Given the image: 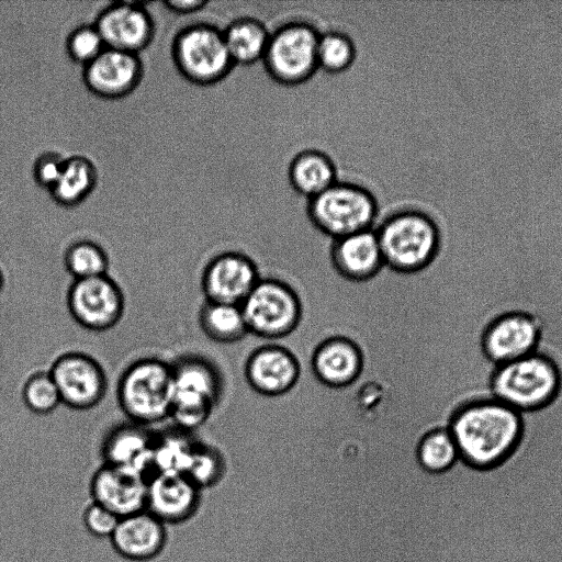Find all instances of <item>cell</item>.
Listing matches in <instances>:
<instances>
[{"label": "cell", "mask_w": 562, "mask_h": 562, "mask_svg": "<svg viewBox=\"0 0 562 562\" xmlns=\"http://www.w3.org/2000/svg\"><path fill=\"white\" fill-rule=\"evenodd\" d=\"M2 284H3V278H2V274L0 272V290L2 289Z\"/></svg>", "instance_id": "obj_37"}, {"label": "cell", "mask_w": 562, "mask_h": 562, "mask_svg": "<svg viewBox=\"0 0 562 562\" xmlns=\"http://www.w3.org/2000/svg\"><path fill=\"white\" fill-rule=\"evenodd\" d=\"M448 429L459 458L475 469H491L509 458L525 432L524 415L491 395L461 404Z\"/></svg>", "instance_id": "obj_1"}, {"label": "cell", "mask_w": 562, "mask_h": 562, "mask_svg": "<svg viewBox=\"0 0 562 562\" xmlns=\"http://www.w3.org/2000/svg\"><path fill=\"white\" fill-rule=\"evenodd\" d=\"M98 180L94 164L87 157H66L60 177L49 191L54 201L63 206H75L83 202L93 191Z\"/></svg>", "instance_id": "obj_25"}, {"label": "cell", "mask_w": 562, "mask_h": 562, "mask_svg": "<svg viewBox=\"0 0 562 562\" xmlns=\"http://www.w3.org/2000/svg\"><path fill=\"white\" fill-rule=\"evenodd\" d=\"M106 48L95 25H80L67 37L66 50L70 59L82 67L93 61Z\"/></svg>", "instance_id": "obj_33"}, {"label": "cell", "mask_w": 562, "mask_h": 562, "mask_svg": "<svg viewBox=\"0 0 562 562\" xmlns=\"http://www.w3.org/2000/svg\"><path fill=\"white\" fill-rule=\"evenodd\" d=\"M308 362L316 380L330 389L351 385L363 370V355L359 345L337 334L319 340L311 350Z\"/></svg>", "instance_id": "obj_18"}, {"label": "cell", "mask_w": 562, "mask_h": 562, "mask_svg": "<svg viewBox=\"0 0 562 562\" xmlns=\"http://www.w3.org/2000/svg\"><path fill=\"white\" fill-rule=\"evenodd\" d=\"M119 520L120 517L93 501H90L82 512L83 527L95 538L110 539Z\"/></svg>", "instance_id": "obj_34"}, {"label": "cell", "mask_w": 562, "mask_h": 562, "mask_svg": "<svg viewBox=\"0 0 562 562\" xmlns=\"http://www.w3.org/2000/svg\"><path fill=\"white\" fill-rule=\"evenodd\" d=\"M306 210L313 226L330 240L373 228L379 212L371 191L338 180L307 200Z\"/></svg>", "instance_id": "obj_4"}, {"label": "cell", "mask_w": 562, "mask_h": 562, "mask_svg": "<svg viewBox=\"0 0 562 562\" xmlns=\"http://www.w3.org/2000/svg\"><path fill=\"white\" fill-rule=\"evenodd\" d=\"M25 405L37 414H48L61 402L57 386L48 373H36L27 379L22 390Z\"/></svg>", "instance_id": "obj_32"}, {"label": "cell", "mask_w": 562, "mask_h": 562, "mask_svg": "<svg viewBox=\"0 0 562 562\" xmlns=\"http://www.w3.org/2000/svg\"><path fill=\"white\" fill-rule=\"evenodd\" d=\"M155 440L139 424L122 425L106 437L104 464L135 471L149 479Z\"/></svg>", "instance_id": "obj_22"}, {"label": "cell", "mask_w": 562, "mask_h": 562, "mask_svg": "<svg viewBox=\"0 0 562 562\" xmlns=\"http://www.w3.org/2000/svg\"><path fill=\"white\" fill-rule=\"evenodd\" d=\"M91 501L117 517L146 509L147 477L132 470L103 464L91 476Z\"/></svg>", "instance_id": "obj_17"}, {"label": "cell", "mask_w": 562, "mask_h": 562, "mask_svg": "<svg viewBox=\"0 0 562 562\" xmlns=\"http://www.w3.org/2000/svg\"><path fill=\"white\" fill-rule=\"evenodd\" d=\"M203 502L204 492L186 474L154 473L147 480L146 510L167 526L193 519Z\"/></svg>", "instance_id": "obj_15"}, {"label": "cell", "mask_w": 562, "mask_h": 562, "mask_svg": "<svg viewBox=\"0 0 562 562\" xmlns=\"http://www.w3.org/2000/svg\"><path fill=\"white\" fill-rule=\"evenodd\" d=\"M561 389V368L542 349L495 366L488 382L491 396L520 414L544 409L557 400Z\"/></svg>", "instance_id": "obj_2"}, {"label": "cell", "mask_w": 562, "mask_h": 562, "mask_svg": "<svg viewBox=\"0 0 562 562\" xmlns=\"http://www.w3.org/2000/svg\"><path fill=\"white\" fill-rule=\"evenodd\" d=\"M543 323L526 308H509L493 317L481 336L485 358L498 366L522 358L540 349Z\"/></svg>", "instance_id": "obj_10"}, {"label": "cell", "mask_w": 562, "mask_h": 562, "mask_svg": "<svg viewBox=\"0 0 562 562\" xmlns=\"http://www.w3.org/2000/svg\"><path fill=\"white\" fill-rule=\"evenodd\" d=\"M108 265L105 251L90 240L72 244L65 254V266L76 280L105 276Z\"/></svg>", "instance_id": "obj_31"}, {"label": "cell", "mask_w": 562, "mask_h": 562, "mask_svg": "<svg viewBox=\"0 0 562 562\" xmlns=\"http://www.w3.org/2000/svg\"><path fill=\"white\" fill-rule=\"evenodd\" d=\"M333 159L317 149H306L295 155L288 168L293 190L307 200L321 194L337 181Z\"/></svg>", "instance_id": "obj_23"}, {"label": "cell", "mask_w": 562, "mask_h": 562, "mask_svg": "<svg viewBox=\"0 0 562 562\" xmlns=\"http://www.w3.org/2000/svg\"><path fill=\"white\" fill-rule=\"evenodd\" d=\"M239 306L249 334L268 342L292 335L302 319L297 293L277 278H260Z\"/></svg>", "instance_id": "obj_6"}, {"label": "cell", "mask_w": 562, "mask_h": 562, "mask_svg": "<svg viewBox=\"0 0 562 562\" xmlns=\"http://www.w3.org/2000/svg\"><path fill=\"white\" fill-rule=\"evenodd\" d=\"M106 48L137 54L153 41V18L139 1L113 2L104 8L95 22Z\"/></svg>", "instance_id": "obj_14"}, {"label": "cell", "mask_w": 562, "mask_h": 562, "mask_svg": "<svg viewBox=\"0 0 562 562\" xmlns=\"http://www.w3.org/2000/svg\"><path fill=\"white\" fill-rule=\"evenodd\" d=\"M226 472L222 451L213 446L195 443L186 475L203 492L217 486Z\"/></svg>", "instance_id": "obj_29"}, {"label": "cell", "mask_w": 562, "mask_h": 562, "mask_svg": "<svg viewBox=\"0 0 562 562\" xmlns=\"http://www.w3.org/2000/svg\"><path fill=\"white\" fill-rule=\"evenodd\" d=\"M259 280V269L248 255L225 251L205 267L202 289L207 302L240 305Z\"/></svg>", "instance_id": "obj_16"}, {"label": "cell", "mask_w": 562, "mask_h": 562, "mask_svg": "<svg viewBox=\"0 0 562 562\" xmlns=\"http://www.w3.org/2000/svg\"><path fill=\"white\" fill-rule=\"evenodd\" d=\"M200 324L204 334L220 344L239 342L250 335L239 305L206 301Z\"/></svg>", "instance_id": "obj_26"}, {"label": "cell", "mask_w": 562, "mask_h": 562, "mask_svg": "<svg viewBox=\"0 0 562 562\" xmlns=\"http://www.w3.org/2000/svg\"><path fill=\"white\" fill-rule=\"evenodd\" d=\"M167 527L144 509L120 518L109 540L121 558L133 562H147L157 558L166 548Z\"/></svg>", "instance_id": "obj_20"}, {"label": "cell", "mask_w": 562, "mask_h": 562, "mask_svg": "<svg viewBox=\"0 0 562 562\" xmlns=\"http://www.w3.org/2000/svg\"><path fill=\"white\" fill-rule=\"evenodd\" d=\"M65 160L66 157L55 151H45L40 155L33 167L36 183L49 192L60 177Z\"/></svg>", "instance_id": "obj_35"}, {"label": "cell", "mask_w": 562, "mask_h": 562, "mask_svg": "<svg viewBox=\"0 0 562 562\" xmlns=\"http://www.w3.org/2000/svg\"><path fill=\"white\" fill-rule=\"evenodd\" d=\"M384 267L402 274L428 268L438 257L442 235L436 221L419 210H401L376 228Z\"/></svg>", "instance_id": "obj_3"}, {"label": "cell", "mask_w": 562, "mask_h": 562, "mask_svg": "<svg viewBox=\"0 0 562 562\" xmlns=\"http://www.w3.org/2000/svg\"><path fill=\"white\" fill-rule=\"evenodd\" d=\"M143 65L137 54L105 48L83 67V82L95 95L115 100L126 97L138 86Z\"/></svg>", "instance_id": "obj_19"}, {"label": "cell", "mask_w": 562, "mask_h": 562, "mask_svg": "<svg viewBox=\"0 0 562 562\" xmlns=\"http://www.w3.org/2000/svg\"><path fill=\"white\" fill-rule=\"evenodd\" d=\"M416 457L420 467L432 473L449 470L460 459L454 440L446 426L434 427L420 437Z\"/></svg>", "instance_id": "obj_27"}, {"label": "cell", "mask_w": 562, "mask_h": 562, "mask_svg": "<svg viewBox=\"0 0 562 562\" xmlns=\"http://www.w3.org/2000/svg\"><path fill=\"white\" fill-rule=\"evenodd\" d=\"M328 257L334 270L350 282L369 281L384 268L374 228L331 240Z\"/></svg>", "instance_id": "obj_21"}, {"label": "cell", "mask_w": 562, "mask_h": 562, "mask_svg": "<svg viewBox=\"0 0 562 562\" xmlns=\"http://www.w3.org/2000/svg\"><path fill=\"white\" fill-rule=\"evenodd\" d=\"M172 58L180 74L200 86L217 83L234 67L223 31L206 23L189 25L176 35Z\"/></svg>", "instance_id": "obj_8"}, {"label": "cell", "mask_w": 562, "mask_h": 562, "mask_svg": "<svg viewBox=\"0 0 562 562\" xmlns=\"http://www.w3.org/2000/svg\"><path fill=\"white\" fill-rule=\"evenodd\" d=\"M68 306L81 326L105 330L120 321L124 300L121 289L105 274L76 280L68 293Z\"/></svg>", "instance_id": "obj_12"}, {"label": "cell", "mask_w": 562, "mask_h": 562, "mask_svg": "<svg viewBox=\"0 0 562 562\" xmlns=\"http://www.w3.org/2000/svg\"><path fill=\"white\" fill-rule=\"evenodd\" d=\"M49 374L61 402L71 408H91L101 402L106 391L102 367L85 353L63 355L54 362Z\"/></svg>", "instance_id": "obj_13"}, {"label": "cell", "mask_w": 562, "mask_h": 562, "mask_svg": "<svg viewBox=\"0 0 562 562\" xmlns=\"http://www.w3.org/2000/svg\"><path fill=\"white\" fill-rule=\"evenodd\" d=\"M357 56L352 40L339 31L319 34L317 44L318 69L331 75L348 70Z\"/></svg>", "instance_id": "obj_30"}, {"label": "cell", "mask_w": 562, "mask_h": 562, "mask_svg": "<svg viewBox=\"0 0 562 562\" xmlns=\"http://www.w3.org/2000/svg\"><path fill=\"white\" fill-rule=\"evenodd\" d=\"M173 390L172 367L158 359H143L123 373L117 398L135 424H154L170 416Z\"/></svg>", "instance_id": "obj_5"}, {"label": "cell", "mask_w": 562, "mask_h": 562, "mask_svg": "<svg viewBox=\"0 0 562 562\" xmlns=\"http://www.w3.org/2000/svg\"><path fill=\"white\" fill-rule=\"evenodd\" d=\"M317 30L303 21L288 22L270 33L261 63L276 82L299 86L318 70Z\"/></svg>", "instance_id": "obj_7"}, {"label": "cell", "mask_w": 562, "mask_h": 562, "mask_svg": "<svg viewBox=\"0 0 562 562\" xmlns=\"http://www.w3.org/2000/svg\"><path fill=\"white\" fill-rule=\"evenodd\" d=\"M172 371L170 416L182 429H195L207 420L221 395V374L210 361L199 357L180 360Z\"/></svg>", "instance_id": "obj_9"}, {"label": "cell", "mask_w": 562, "mask_h": 562, "mask_svg": "<svg viewBox=\"0 0 562 562\" xmlns=\"http://www.w3.org/2000/svg\"><path fill=\"white\" fill-rule=\"evenodd\" d=\"M270 33L262 22L254 18H239L229 23L223 35L234 66L261 61Z\"/></svg>", "instance_id": "obj_24"}, {"label": "cell", "mask_w": 562, "mask_h": 562, "mask_svg": "<svg viewBox=\"0 0 562 562\" xmlns=\"http://www.w3.org/2000/svg\"><path fill=\"white\" fill-rule=\"evenodd\" d=\"M195 443L186 435L169 434L155 440L151 457L153 473L184 474Z\"/></svg>", "instance_id": "obj_28"}, {"label": "cell", "mask_w": 562, "mask_h": 562, "mask_svg": "<svg viewBox=\"0 0 562 562\" xmlns=\"http://www.w3.org/2000/svg\"><path fill=\"white\" fill-rule=\"evenodd\" d=\"M207 4L203 0H169L165 2L166 8L177 14H189L200 11Z\"/></svg>", "instance_id": "obj_36"}, {"label": "cell", "mask_w": 562, "mask_h": 562, "mask_svg": "<svg viewBox=\"0 0 562 562\" xmlns=\"http://www.w3.org/2000/svg\"><path fill=\"white\" fill-rule=\"evenodd\" d=\"M301 375V363L294 352L277 342L252 349L244 362V376L249 387L265 397L289 393Z\"/></svg>", "instance_id": "obj_11"}]
</instances>
